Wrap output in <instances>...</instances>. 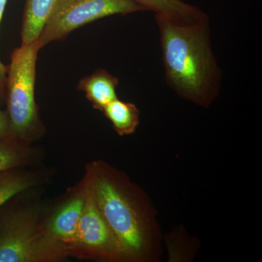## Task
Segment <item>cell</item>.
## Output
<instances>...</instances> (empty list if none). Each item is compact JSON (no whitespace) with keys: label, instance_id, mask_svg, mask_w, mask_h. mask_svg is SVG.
<instances>
[{"label":"cell","instance_id":"cell-1","mask_svg":"<svg viewBox=\"0 0 262 262\" xmlns=\"http://www.w3.org/2000/svg\"><path fill=\"white\" fill-rule=\"evenodd\" d=\"M167 84L179 96L208 106L217 97L222 72L212 47L208 15L186 21L155 15Z\"/></svg>","mask_w":262,"mask_h":262},{"label":"cell","instance_id":"cell-2","mask_svg":"<svg viewBox=\"0 0 262 262\" xmlns=\"http://www.w3.org/2000/svg\"><path fill=\"white\" fill-rule=\"evenodd\" d=\"M84 184L125 259L148 258L152 242L151 223L130 192L113 174L97 164L90 168Z\"/></svg>","mask_w":262,"mask_h":262},{"label":"cell","instance_id":"cell-3","mask_svg":"<svg viewBox=\"0 0 262 262\" xmlns=\"http://www.w3.org/2000/svg\"><path fill=\"white\" fill-rule=\"evenodd\" d=\"M37 42L15 48L7 67L6 95L12 137L29 141L41 132L35 101Z\"/></svg>","mask_w":262,"mask_h":262},{"label":"cell","instance_id":"cell-4","mask_svg":"<svg viewBox=\"0 0 262 262\" xmlns=\"http://www.w3.org/2000/svg\"><path fill=\"white\" fill-rule=\"evenodd\" d=\"M68 251L48 236L36 213H11L0 222V262L60 261Z\"/></svg>","mask_w":262,"mask_h":262},{"label":"cell","instance_id":"cell-5","mask_svg":"<svg viewBox=\"0 0 262 262\" xmlns=\"http://www.w3.org/2000/svg\"><path fill=\"white\" fill-rule=\"evenodd\" d=\"M131 0H58L36 42L39 49L86 24L114 15L145 11Z\"/></svg>","mask_w":262,"mask_h":262},{"label":"cell","instance_id":"cell-6","mask_svg":"<svg viewBox=\"0 0 262 262\" xmlns=\"http://www.w3.org/2000/svg\"><path fill=\"white\" fill-rule=\"evenodd\" d=\"M86 201L81 216L73 251L99 259H125L114 235L91 192L86 187Z\"/></svg>","mask_w":262,"mask_h":262},{"label":"cell","instance_id":"cell-7","mask_svg":"<svg viewBox=\"0 0 262 262\" xmlns=\"http://www.w3.org/2000/svg\"><path fill=\"white\" fill-rule=\"evenodd\" d=\"M86 201L85 187L63 203L48 220L45 229L48 236L68 253L75 247L77 227Z\"/></svg>","mask_w":262,"mask_h":262},{"label":"cell","instance_id":"cell-8","mask_svg":"<svg viewBox=\"0 0 262 262\" xmlns=\"http://www.w3.org/2000/svg\"><path fill=\"white\" fill-rule=\"evenodd\" d=\"M119 80L107 71L98 69L92 75L84 77L77 85L78 91H83L86 97L96 110L103 108L116 99V89Z\"/></svg>","mask_w":262,"mask_h":262},{"label":"cell","instance_id":"cell-9","mask_svg":"<svg viewBox=\"0 0 262 262\" xmlns=\"http://www.w3.org/2000/svg\"><path fill=\"white\" fill-rule=\"evenodd\" d=\"M58 0H26L22 21V44L36 42Z\"/></svg>","mask_w":262,"mask_h":262},{"label":"cell","instance_id":"cell-10","mask_svg":"<svg viewBox=\"0 0 262 262\" xmlns=\"http://www.w3.org/2000/svg\"><path fill=\"white\" fill-rule=\"evenodd\" d=\"M140 5L146 10L186 21L200 20L207 15L198 7L182 0H131Z\"/></svg>","mask_w":262,"mask_h":262},{"label":"cell","instance_id":"cell-11","mask_svg":"<svg viewBox=\"0 0 262 262\" xmlns=\"http://www.w3.org/2000/svg\"><path fill=\"white\" fill-rule=\"evenodd\" d=\"M102 112L120 136L134 134L139 125L140 112L134 103L116 98L108 103Z\"/></svg>","mask_w":262,"mask_h":262},{"label":"cell","instance_id":"cell-12","mask_svg":"<svg viewBox=\"0 0 262 262\" xmlns=\"http://www.w3.org/2000/svg\"><path fill=\"white\" fill-rule=\"evenodd\" d=\"M35 184L29 174L18 173L13 170L0 173V207L19 193Z\"/></svg>","mask_w":262,"mask_h":262},{"label":"cell","instance_id":"cell-13","mask_svg":"<svg viewBox=\"0 0 262 262\" xmlns=\"http://www.w3.org/2000/svg\"><path fill=\"white\" fill-rule=\"evenodd\" d=\"M19 141L12 136L0 140V173L13 170L27 159V148Z\"/></svg>","mask_w":262,"mask_h":262},{"label":"cell","instance_id":"cell-14","mask_svg":"<svg viewBox=\"0 0 262 262\" xmlns=\"http://www.w3.org/2000/svg\"><path fill=\"white\" fill-rule=\"evenodd\" d=\"M8 0H0V24L3 20ZM7 67L0 59V100L3 101L6 95Z\"/></svg>","mask_w":262,"mask_h":262},{"label":"cell","instance_id":"cell-15","mask_svg":"<svg viewBox=\"0 0 262 262\" xmlns=\"http://www.w3.org/2000/svg\"><path fill=\"white\" fill-rule=\"evenodd\" d=\"M11 136L9 117L8 114L0 110V140Z\"/></svg>","mask_w":262,"mask_h":262}]
</instances>
